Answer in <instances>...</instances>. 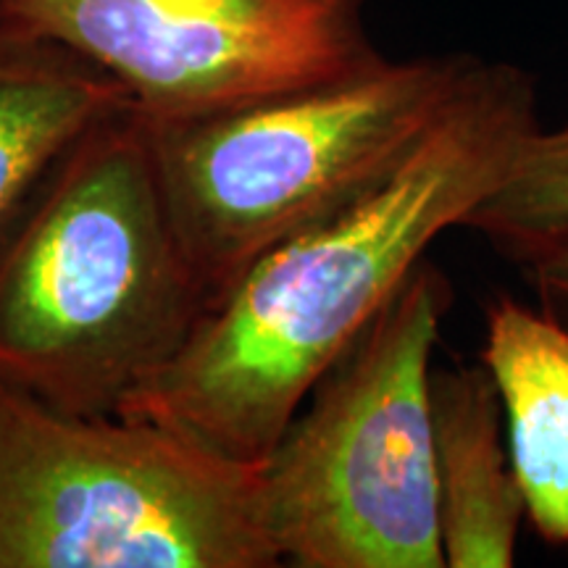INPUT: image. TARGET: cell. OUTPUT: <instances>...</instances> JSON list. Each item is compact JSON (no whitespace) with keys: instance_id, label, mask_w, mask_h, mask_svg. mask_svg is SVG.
<instances>
[{"instance_id":"cell-1","label":"cell","mask_w":568,"mask_h":568,"mask_svg":"<svg viewBox=\"0 0 568 568\" xmlns=\"http://www.w3.org/2000/svg\"><path fill=\"white\" fill-rule=\"evenodd\" d=\"M539 126L527 69L479 59L387 180L274 251L216 297L119 416L261 464L326 368Z\"/></svg>"},{"instance_id":"cell-2","label":"cell","mask_w":568,"mask_h":568,"mask_svg":"<svg viewBox=\"0 0 568 568\" xmlns=\"http://www.w3.org/2000/svg\"><path fill=\"white\" fill-rule=\"evenodd\" d=\"M205 308L130 101L82 134L0 240V379L71 414H119Z\"/></svg>"},{"instance_id":"cell-3","label":"cell","mask_w":568,"mask_h":568,"mask_svg":"<svg viewBox=\"0 0 568 568\" xmlns=\"http://www.w3.org/2000/svg\"><path fill=\"white\" fill-rule=\"evenodd\" d=\"M477 61L379 59L209 116H142L163 201L209 305L261 255L387 180Z\"/></svg>"},{"instance_id":"cell-4","label":"cell","mask_w":568,"mask_h":568,"mask_svg":"<svg viewBox=\"0 0 568 568\" xmlns=\"http://www.w3.org/2000/svg\"><path fill=\"white\" fill-rule=\"evenodd\" d=\"M261 464L0 379V568H274Z\"/></svg>"},{"instance_id":"cell-5","label":"cell","mask_w":568,"mask_h":568,"mask_svg":"<svg viewBox=\"0 0 568 568\" xmlns=\"http://www.w3.org/2000/svg\"><path fill=\"white\" fill-rule=\"evenodd\" d=\"M450 305V280L424 258L261 460L282 564L445 568L429 382Z\"/></svg>"},{"instance_id":"cell-6","label":"cell","mask_w":568,"mask_h":568,"mask_svg":"<svg viewBox=\"0 0 568 568\" xmlns=\"http://www.w3.org/2000/svg\"><path fill=\"white\" fill-rule=\"evenodd\" d=\"M366 0H0V21L113 77L153 122L209 116L385 59Z\"/></svg>"},{"instance_id":"cell-7","label":"cell","mask_w":568,"mask_h":568,"mask_svg":"<svg viewBox=\"0 0 568 568\" xmlns=\"http://www.w3.org/2000/svg\"><path fill=\"white\" fill-rule=\"evenodd\" d=\"M429 393L445 568H510L527 503L493 376L485 364L432 368Z\"/></svg>"},{"instance_id":"cell-8","label":"cell","mask_w":568,"mask_h":568,"mask_svg":"<svg viewBox=\"0 0 568 568\" xmlns=\"http://www.w3.org/2000/svg\"><path fill=\"white\" fill-rule=\"evenodd\" d=\"M481 364L503 408L510 464L539 539L568 548V322L497 295Z\"/></svg>"},{"instance_id":"cell-9","label":"cell","mask_w":568,"mask_h":568,"mask_svg":"<svg viewBox=\"0 0 568 568\" xmlns=\"http://www.w3.org/2000/svg\"><path fill=\"white\" fill-rule=\"evenodd\" d=\"M130 101L84 55L0 21V240L82 134Z\"/></svg>"},{"instance_id":"cell-10","label":"cell","mask_w":568,"mask_h":568,"mask_svg":"<svg viewBox=\"0 0 568 568\" xmlns=\"http://www.w3.org/2000/svg\"><path fill=\"white\" fill-rule=\"evenodd\" d=\"M479 232L516 264L568 243V122L537 126L518 148L503 182L468 213Z\"/></svg>"},{"instance_id":"cell-11","label":"cell","mask_w":568,"mask_h":568,"mask_svg":"<svg viewBox=\"0 0 568 568\" xmlns=\"http://www.w3.org/2000/svg\"><path fill=\"white\" fill-rule=\"evenodd\" d=\"M524 266H527L529 280L542 297L545 308L568 322V243L535 255Z\"/></svg>"}]
</instances>
